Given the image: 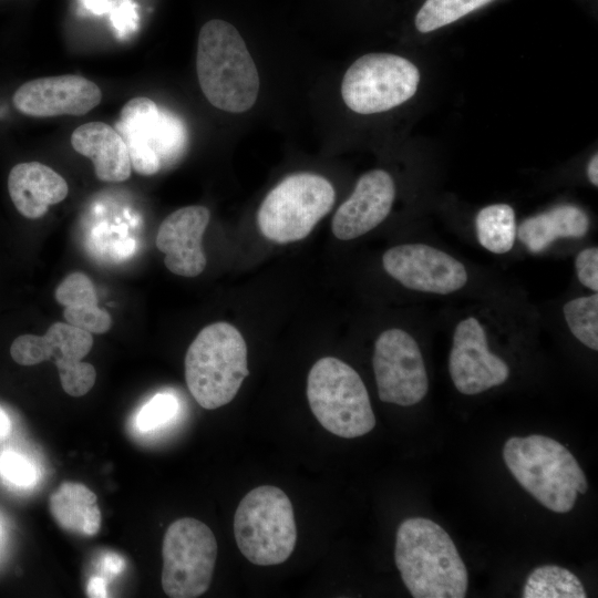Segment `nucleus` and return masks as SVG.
<instances>
[{"label": "nucleus", "instance_id": "f8f14e48", "mask_svg": "<svg viewBox=\"0 0 598 598\" xmlns=\"http://www.w3.org/2000/svg\"><path fill=\"white\" fill-rule=\"evenodd\" d=\"M382 264L392 278L416 291L447 295L467 282L462 262L429 245L394 246L384 252Z\"/></svg>", "mask_w": 598, "mask_h": 598}, {"label": "nucleus", "instance_id": "bb28decb", "mask_svg": "<svg viewBox=\"0 0 598 598\" xmlns=\"http://www.w3.org/2000/svg\"><path fill=\"white\" fill-rule=\"evenodd\" d=\"M178 410L176 398L168 393H158L146 402L136 417L141 431L156 430L169 422Z\"/></svg>", "mask_w": 598, "mask_h": 598}, {"label": "nucleus", "instance_id": "7c9ffc66", "mask_svg": "<svg viewBox=\"0 0 598 598\" xmlns=\"http://www.w3.org/2000/svg\"><path fill=\"white\" fill-rule=\"evenodd\" d=\"M577 277L587 288L598 290V248L590 247L581 250L575 261Z\"/></svg>", "mask_w": 598, "mask_h": 598}, {"label": "nucleus", "instance_id": "473e14b6", "mask_svg": "<svg viewBox=\"0 0 598 598\" xmlns=\"http://www.w3.org/2000/svg\"><path fill=\"white\" fill-rule=\"evenodd\" d=\"M102 568L109 576H117L124 568V560L120 555L109 553L103 558Z\"/></svg>", "mask_w": 598, "mask_h": 598}, {"label": "nucleus", "instance_id": "6ab92c4d", "mask_svg": "<svg viewBox=\"0 0 598 598\" xmlns=\"http://www.w3.org/2000/svg\"><path fill=\"white\" fill-rule=\"evenodd\" d=\"M49 509L56 524L66 532L93 536L101 528L97 497L84 484L61 483L49 498Z\"/></svg>", "mask_w": 598, "mask_h": 598}, {"label": "nucleus", "instance_id": "7ed1b4c3", "mask_svg": "<svg viewBox=\"0 0 598 598\" xmlns=\"http://www.w3.org/2000/svg\"><path fill=\"white\" fill-rule=\"evenodd\" d=\"M503 457L520 486L553 512H569L577 494L588 489L585 473L574 455L551 437L513 436L504 445Z\"/></svg>", "mask_w": 598, "mask_h": 598}, {"label": "nucleus", "instance_id": "c9c22d12", "mask_svg": "<svg viewBox=\"0 0 598 598\" xmlns=\"http://www.w3.org/2000/svg\"><path fill=\"white\" fill-rule=\"evenodd\" d=\"M10 430H11L10 419L8 414L6 413V411L3 410V408L0 405V441H2L3 439L8 436V434L10 433Z\"/></svg>", "mask_w": 598, "mask_h": 598}, {"label": "nucleus", "instance_id": "72a5a7b5", "mask_svg": "<svg viewBox=\"0 0 598 598\" xmlns=\"http://www.w3.org/2000/svg\"><path fill=\"white\" fill-rule=\"evenodd\" d=\"M86 592L89 597H106V584L100 576L92 577L87 584Z\"/></svg>", "mask_w": 598, "mask_h": 598}, {"label": "nucleus", "instance_id": "2eb2a0df", "mask_svg": "<svg viewBox=\"0 0 598 598\" xmlns=\"http://www.w3.org/2000/svg\"><path fill=\"white\" fill-rule=\"evenodd\" d=\"M209 217L208 208L192 205L173 212L162 221L156 247L165 255L164 264L171 272L196 277L204 271L207 259L202 239Z\"/></svg>", "mask_w": 598, "mask_h": 598}, {"label": "nucleus", "instance_id": "f257e3e1", "mask_svg": "<svg viewBox=\"0 0 598 598\" xmlns=\"http://www.w3.org/2000/svg\"><path fill=\"white\" fill-rule=\"evenodd\" d=\"M395 565L414 598H463L467 569L450 535L424 517L403 520L396 530Z\"/></svg>", "mask_w": 598, "mask_h": 598}, {"label": "nucleus", "instance_id": "f03ea898", "mask_svg": "<svg viewBox=\"0 0 598 598\" xmlns=\"http://www.w3.org/2000/svg\"><path fill=\"white\" fill-rule=\"evenodd\" d=\"M196 71L200 90L213 106L243 113L256 103L259 74L244 38L231 22L212 19L202 25Z\"/></svg>", "mask_w": 598, "mask_h": 598}, {"label": "nucleus", "instance_id": "9d476101", "mask_svg": "<svg viewBox=\"0 0 598 598\" xmlns=\"http://www.w3.org/2000/svg\"><path fill=\"white\" fill-rule=\"evenodd\" d=\"M419 82L420 72L408 59L391 53H369L346 71L341 95L351 111L374 114L410 100Z\"/></svg>", "mask_w": 598, "mask_h": 598}, {"label": "nucleus", "instance_id": "a211bd4d", "mask_svg": "<svg viewBox=\"0 0 598 598\" xmlns=\"http://www.w3.org/2000/svg\"><path fill=\"white\" fill-rule=\"evenodd\" d=\"M74 151L90 158L96 177L103 182H124L131 176V161L123 138L103 122H89L71 135Z\"/></svg>", "mask_w": 598, "mask_h": 598}, {"label": "nucleus", "instance_id": "9b49d317", "mask_svg": "<svg viewBox=\"0 0 598 598\" xmlns=\"http://www.w3.org/2000/svg\"><path fill=\"white\" fill-rule=\"evenodd\" d=\"M372 364L382 402L410 406L426 395L429 379L422 353L404 330L393 328L378 337Z\"/></svg>", "mask_w": 598, "mask_h": 598}, {"label": "nucleus", "instance_id": "5701e85b", "mask_svg": "<svg viewBox=\"0 0 598 598\" xmlns=\"http://www.w3.org/2000/svg\"><path fill=\"white\" fill-rule=\"evenodd\" d=\"M524 598H586L579 578L570 570L545 565L535 568L526 579Z\"/></svg>", "mask_w": 598, "mask_h": 598}, {"label": "nucleus", "instance_id": "b1692460", "mask_svg": "<svg viewBox=\"0 0 598 598\" xmlns=\"http://www.w3.org/2000/svg\"><path fill=\"white\" fill-rule=\"evenodd\" d=\"M45 361L54 363L81 361L93 347L92 333L68 322L51 324L42 336Z\"/></svg>", "mask_w": 598, "mask_h": 598}, {"label": "nucleus", "instance_id": "f3484780", "mask_svg": "<svg viewBox=\"0 0 598 598\" xmlns=\"http://www.w3.org/2000/svg\"><path fill=\"white\" fill-rule=\"evenodd\" d=\"M8 190L18 212L27 218L42 217L51 205L68 195L65 179L51 167L28 162L13 166L8 176Z\"/></svg>", "mask_w": 598, "mask_h": 598}, {"label": "nucleus", "instance_id": "ddd939ff", "mask_svg": "<svg viewBox=\"0 0 598 598\" xmlns=\"http://www.w3.org/2000/svg\"><path fill=\"white\" fill-rule=\"evenodd\" d=\"M448 369L455 388L466 395L499 385L509 375L505 361L489 352L485 330L474 317L455 328Z\"/></svg>", "mask_w": 598, "mask_h": 598}, {"label": "nucleus", "instance_id": "aec40b11", "mask_svg": "<svg viewBox=\"0 0 598 598\" xmlns=\"http://www.w3.org/2000/svg\"><path fill=\"white\" fill-rule=\"evenodd\" d=\"M55 299L64 307L63 317L68 323L96 334L110 330L112 318L97 306L95 287L86 275H68L56 287Z\"/></svg>", "mask_w": 598, "mask_h": 598}, {"label": "nucleus", "instance_id": "4468645a", "mask_svg": "<svg viewBox=\"0 0 598 598\" xmlns=\"http://www.w3.org/2000/svg\"><path fill=\"white\" fill-rule=\"evenodd\" d=\"M102 100L100 87L74 74L39 78L20 85L13 94L14 107L34 117L83 115Z\"/></svg>", "mask_w": 598, "mask_h": 598}, {"label": "nucleus", "instance_id": "e433bc0d", "mask_svg": "<svg viewBox=\"0 0 598 598\" xmlns=\"http://www.w3.org/2000/svg\"><path fill=\"white\" fill-rule=\"evenodd\" d=\"M588 178L595 186L598 185V156L595 154L587 167Z\"/></svg>", "mask_w": 598, "mask_h": 598}, {"label": "nucleus", "instance_id": "2f4dec72", "mask_svg": "<svg viewBox=\"0 0 598 598\" xmlns=\"http://www.w3.org/2000/svg\"><path fill=\"white\" fill-rule=\"evenodd\" d=\"M111 19L116 30L126 32L136 24L135 3L132 0H122L111 12Z\"/></svg>", "mask_w": 598, "mask_h": 598}, {"label": "nucleus", "instance_id": "c756f323", "mask_svg": "<svg viewBox=\"0 0 598 598\" xmlns=\"http://www.w3.org/2000/svg\"><path fill=\"white\" fill-rule=\"evenodd\" d=\"M10 354L21 365H35L45 361L42 336H19L11 344Z\"/></svg>", "mask_w": 598, "mask_h": 598}, {"label": "nucleus", "instance_id": "6e6552de", "mask_svg": "<svg viewBox=\"0 0 598 598\" xmlns=\"http://www.w3.org/2000/svg\"><path fill=\"white\" fill-rule=\"evenodd\" d=\"M115 130L126 144L132 168L143 176L176 161L186 146L183 122L144 96L124 104Z\"/></svg>", "mask_w": 598, "mask_h": 598}, {"label": "nucleus", "instance_id": "cd10ccee", "mask_svg": "<svg viewBox=\"0 0 598 598\" xmlns=\"http://www.w3.org/2000/svg\"><path fill=\"white\" fill-rule=\"evenodd\" d=\"M63 390L71 396H82L94 385L96 371L91 363L72 361L55 364Z\"/></svg>", "mask_w": 598, "mask_h": 598}, {"label": "nucleus", "instance_id": "393cba45", "mask_svg": "<svg viewBox=\"0 0 598 598\" xmlns=\"http://www.w3.org/2000/svg\"><path fill=\"white\" fill-rule=\"evenodd\" d=\"M496 0H424L414 16L415 29L430 33L478 11Z\"/></svg>", "mask_w": 598, "mask_h": 598}, {"label": "nucleus", "instance_id": "0eeeda50", "mask_svg": "<svg viewBox=\"0 0 598 598\" xmlns=\"http://www.w3.org/2000/svg\"><path fill=\"white\" fill-rule=\"evenodd\" d=\"M336 192L324 177L311 173L292 174L264 198L257 213L261 234L278 244L307 237L333 206Z\"/></svg>", "mask_w": 598, "mask_h": 598}, {"label": "nucleus", "instance_id": "39448f33", "mask_svg": "<svg viewBox=\"0 0 598 598\" xmlns=\"http://www.w3.org/2000/svg\"><path fill=\"white\" fill-rule=\"evenodd\" d=\"M236 544L254 565L272 566L286 561L297 543L293 508L279 487L262 485L239 502L234 517Z\"/></svg>", "mask_w": 598, "mask_h": 598}, {"label": "nucleus", "instance_id": "1a4fd4ad", "mask_svg": "<svg viewBox=\"0 0 598 598\" xmlns=\"http://www.w3.org/2000/svg\"><path fill=\"white\" fill-rule=\"evenodd\" d=\"M217 540L203 522L174 520L163 537L162 587L171 598H195L209 588L217 559Z\"/></svg>", "mask_w": 598, "mask_h": 598}, {"label": "nucleus", "instance_id": "c85d7f7f", "mask_svg": "<svg viewBox=\"0 0 598 598\" xmlns=\"http://www.w3.org/2000/svg\"><path fill=\"white\" fill-rule=\"evenodd\" d=\"M0 474L6 481L20 487L31 486L37 480L33 464L16 451H6L0 456Z\"/></svg>", "mask_w": 598, "mask_h": 598}, {"label": "nucleus", "instance_id": "f704fd0d", "mask_svg": "<svg viewBox=\"0 0 598 598\" xmlns=\"http://www.w3.org/2000/svg\"><path fill=\"white\" fill-rule=\"evenodd\" d=\"M84 3L86 8L95 13H101L107 9H111L112 4L113 9L116 7L114 6L115 2L113 0H84Z\"/></svg>", "mask_w": 598, "mask_h": 598}, {"label": "nucleus", "instance_id": "423d86ee", "mask_svg": "<svg viewBox=\"0 0 598 598\" xmlns=\"http://www.w3.org/2000/svg\"><path fill=\"white\" fill-rule=\"evenodd\" d=\"M307 399L318 422L337 436L359 437L375 426L362 379L338 358L324 357L315 362L307 379Z\"/></svg>", "mask_w": 598, "mask_h": 598}, {"label": "nucleus", "instance_id": "a878e982", "mask_svg": "<svg viewBox=\"0 0 598 598\" xmlns=\"http://www.w3.org/2000/svg\"><path fill=\"white\" fill-rule=\"evenodd\" d=\"M564 316L571 333L585 346L598 350V295L580 297L564 306Z\"/></svg>", "mask_w": 598, "mask_h": 598}, {"label": "nucleus", "instance_id": "dca6fc26", "mask_svg": "<svg viewBox=\"0 0 598 598\" xmlns=\"http://www.w3.org/2000/svg\"><path fill=\"white\" fill-rule=\"evenodd\" d=\"M394 197V182L388 172L373 169L363 174L337 209L332 234L340 240H350L372 230L386 218Z\"/></svg>", "mask_w": 598, "mask_h": 598}, {"label": "nucleus", "instance_id": "412c9836", "mask_svg": "<svg viewBox=\"0 0 598 598\" xmlns=\"http://www.w3.org/2000/svg\"><path fill=\"white\" fill-rule=\"evenodd\" d=\"M589 226L587 215L574 205H560L522 223L519 240L532 251L546 249L557 238H580Z\"/></svg>", "mask_w": 598, "mask_h": 598}, {"label": "nucleus", "instance_id": "4be33fe9", "mask_svg": "<svg viewBox=\"0 0 598 598\" xmlns=\"http://www.w3.org/2000/svg\"><path fill=\"white\" fill-rule=\"evenodd\" d=\"M480 244L495 254L509 251L515 241L514 209L507 204H494L480 210L475 220Z\"/></svg>", "mask_w": 598, "mask_h": 598}, {"label": "nucleus", "instance_id": "20e7f679", "mask_svg": "<svg viewBox=\"0 0 598 598\" xmlns=\"http://www.w3.org/2000/svg\"><path fill=\"white\" fill-rule=\"evenodd\" d=\"M185 380L196 402L206 410L228 404L248 377L247 346L228 322L203 328L185 355Z\"/></svg>", "mask_w": 598, "mask_h": 598}]
</instances>
